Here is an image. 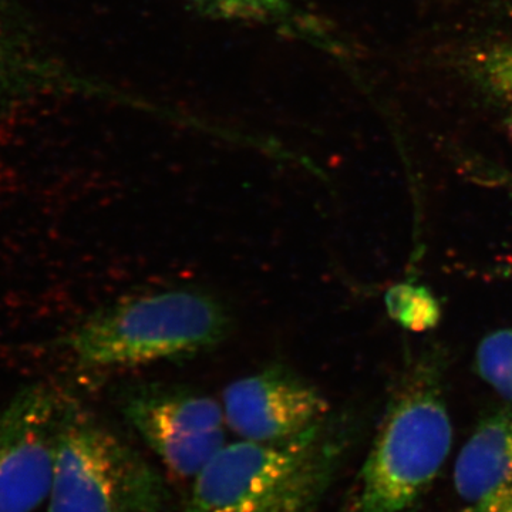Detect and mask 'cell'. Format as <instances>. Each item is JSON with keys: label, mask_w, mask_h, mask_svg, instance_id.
Listing matches in <instances>:
<instances>
[{"label": "cell", "mask_w": 512, "mask_h": 512, "mask_svg": "<svg viewBox=\"0 0 512 512\" xmlns=\"http://www.w3.org/2000/svg\"><path fill=\"white\" fill-rule=\"evenodd\" d=\"M446 367L439 348L410 357L339 512H404L429 490L453 446Z\"/></svg>", "instance_id": "6da1fadb"}, {"label": "cell", "mask_w": 512, "mask_h": 512, "mask_svg": "<svg viewBox=\"0 0 512 512\" xmlns=\"http://www.w3.org/2000/svg\"><path fill=\"white\" fill-rule=\"evenodd\" d=\"M232 325L227 305L214 295L167 289L93 312L70 332L66 346L87 369H128L211 352L228 339Z\"/></svg>", "instance_id": "7a4b0ae2"}, {"label": "cell", "mask_w": 512, "mask_h": 512, "mask_svg": "<svg viewBox=\"0 0 512 512\" xmlns=\"http://www.w3.org/2000/svg\"><path fill=\"white\" fill-rule=\"evenodd\" d=\"M345 446L330 420L285 443L227 444L194 478L185 512H315Z\"/></svg>", "instance_id": "3957f363"}, {"label": "cell", "mask_w": 512, "mask_h": 512, "mask_svg": "<svg viewBox=\"0 0 512 512\" xmlns=\"http://www.w3.org/2000/svg\"><path fill=\"white\" fill-rule=\"evenodd\" d=\"M160 483L111 431L76 403L57 437L49 512H158Z\"/></svg>", "instance_id": "277c9868"}, {"label": "cell", "mask_w": 512, "mask_h": 512, "mask_svg": "<svg viewBox=\"0 0 512 512\" xmlns=\"http://www.w3.org/2000/svg\"><path fill=\"white\" fill-rule=\"evenodd\" d=\"M121 409L174 476L194 480L227 446L222 403L187 387L138 384L124 394Z\"/></svg>", "instance_id": "5b68a950"}, {"label": "cell", "mask_w": 512, "mask_h": 512, "mask_svg": "<svg viewBox=\"0 0 512 512\" xmlns=\"http://www.w3.org/2000/svg\"><path fill=\"white\" fill-rule=\"evenodd\" d=\"M73 400L35 384L0 407V512H35L52 485L57 437Z\"/></svg>", "instance_id": "8992f818"}, {"label": "cell", "mask_w": 512, "mask_h": 512, "mask_svg": "<svg viewBox=\"0 0 512 512\" xmlns=\"http://www.w3.org/2000/svg\"><path fill=\"white\" fill-rule=\"evenodd\" d=\"M222 409L239 440L261 444L298 439L330 420L328 400L318 387L278 363L229 384Z\"/></svg>", "instance_id": "52a82bcc"}, {"label": "cell", "mask_w": 512, "mask_h": 512, "mask_svg": "<svg viewBox=\"0 0 512 512\" xmlns=\"http://www.w3.org/2000/svg\"><path fill=\"white\" fill-rule=\"evenodd\" d=\"M72 83L46 55L10 0H0V117L30 99Z\"/></svg>", "instance_id": "ba28073f"}, {"label": "cell", "mask_w": 512, "mask_h": 512, "mask_svg": "<svg viewBox=\"0 0 512 512\" xmlns=\"http://www.w3.org/2000/svg\"><path fill=\"white\" fill-rule=\"evenodd\" d=\"M453 478L467 504L512 487V404L481 420L458 453Z\"/></svg>", "instance_id": "9c48e42d"}, {"label": "cell", "mask_w": 512, "mask_h": 512, "mask_svg": "<svg viewBox=\"0 0 512 512\" xmlns=\"http://www.w3.org/2000/svg\"><path fill=\"white\" fill-rule=\"evenodd\" d=\"M468 69L512 127V39L477 49L468 59Z\"/></svg>", "instance_id": "30bf717a"}, {"label": "cell", "mask_w": 512, "mask_h": 512, "mask_svg": "<svg viewBox=\"0 0 512 512\" xmlns=\"http://www.w3.org/2000/svg\"><path fill=\"white\" fill-rule=\"evenodd\" d=\"M187 2L218 18L266 23L292 33L299 32L308 25L298 13L296 0H187Z\"/></svg>", "instance_id": "8fae6325"}, {"label": "cell", "mask_w": 512, "mask_h": 512, "mask_svg": "<svg viewBox=\"0 0 512 512\" xmlns=\"http://www.w3.org/2000/svg\"><path fill=\"white\" fill-rule=\"evenodd\" d=\"M386 308L390 318L413 332L436 328L441 319L439 302L420 285L397 284L390 288Z\"/></svg>", "instance_id": "7c38bea8"}, {"label": "cell", "mask_w": 512, "mask_h": 512, "mask_svg": "<svg viewBox=\"0 0 512 512\" xmlns=\"http://www.w3.org/2000/svg\"><path fill=\"white\" fill-rule=\"evenodd\" d=\"M478 376L512 403V328L488 333L476 353Z\"/></svg>", "instance_id": "4fadbf2b"}, {"label": "cell", "mask_w": 512, "mask_h": 512, "mask_svg": "<svg viewBox=\"0 0 512 512\" xmlns=\"http://www.w3.org/2000/svg\"><path fill=\"white\" fill-rule=\"evenodd\" d=\"M468 174L477 183L491 185V187L503 188L512 195V173L500 167L490 164L468 165Z\"/></svg>", "instance_id": "5bb4252c"}, {"label": "cell", "mask_w": 512, "mask_h": 512, "mask_svg": "<svg viewBox=\"0 0 512 512\" xmlns=\"http://www.w3.org/2000/svg\"><path fill=\"white\" fill-rule=\"evenodd\" d=\"M461 512H512V487L481 498L473 504H467Z\"/></svg>", "instance_id": "9a60e30c"}, {"label": "cell", "mask_w": 512, "mask_h": 512, "mask_svg": "<svg viewBox=\"0 0 512 512\" xmlns=\"http://www.w3.org/2000/svg\"><path fill=\"white\" fill-rule=\"evenodd\" d=\"M508 274H512V269H510V271H508Z\"/></svg>", "instance_id": "2e32d148"}]
</instances>
